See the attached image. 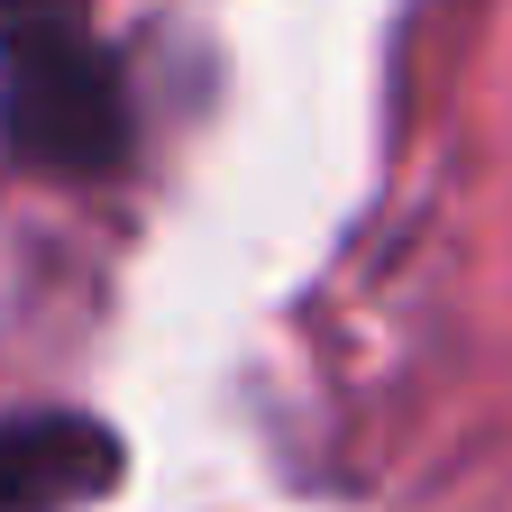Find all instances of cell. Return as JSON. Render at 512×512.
Returning a JSON list of instances; mask_svg holds the SVG:
<instances>
[{"label": "cell", "mask_w": 512, "mask_h": 512, "mask_svg": "<svg viewBox=\"0 0 512 512\" xmlns=\"http://www.w3.org/2000/svg\"><path fill=\"white\" fill-rule=\"evenodd\" d=\"M0 138L28 174H110L128 156L119 64L83 37H0Z\"/></svg>", "instance_id": "cell-1"}, {"label": "cell", "mask_w": 512, "mask_h": 512, "mask_svg": "<svg viewBox=\"0 0 512 512\" xmlns=\"http://www.w3.org/2000/svg\"><path fill=\"white\" fill-rule=\"evenodd\" d=\"M119 439L92 412H19L0 421V512H83L119 485Z\"/></svg>", "instance_id": "cell-2"}, {"label": "cell", "mask_w": 512, "mask_h": 512, "mask_svg": "<svg viewBox=\"0 0 512 512\" xmlns=\"http://www.w3.org/2000/svg\"><path fill=\"white\" fill-rule=\"evenodd\" d=\"M83 28V0H0V37H55Z\"/></svg>", "instance_id": "cell-3"}]
</instances>
